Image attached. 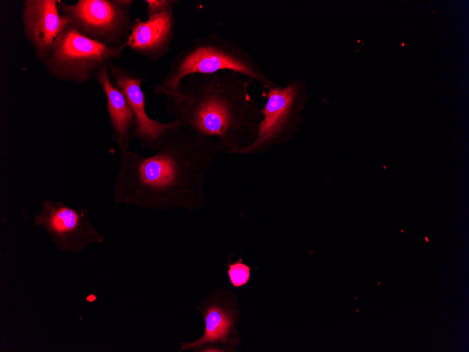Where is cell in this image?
<instances>
[{"label":"cell","instance_id":"cell-1","mask_svg":"<svg viewBox=\"0 0 469 352\" xmlns=\"http://www.w3.org/2000/svg\"><path fill=\"white\" fill-rule=\"evenodd\" d=\"M218 151L214 140L184 128L166 136L150 156L120 151L114 202L156 211L180 207L194 211L206 204V174Z\"/></svg>","mask_w":469,"mask_h":352},{"label":"cell","instance_id":"cell-2","mask_svg":"<svg viewBox=\"0 0 469 352\" xmlns=\"http://www.w3.org/2000/svg\"><path fill=\"white\" fill-rule=\"evenodd\" d=\"M251 82L225 70L190 75L174 90L154 84V91L165 98L167 115L183 128L214 140L220 151L237 155L256 139L263 117L249 91Z\"/></svg>","mask_w":469,"mask_h":352},{"label":"cell","instance_id":"cell-3","mask_svg":"<svg viewBox=\"0 0 469 352\" xmlns=\"http://www.w3.org/2000/svg\"><path fill=\"white\" fill-rule=\"evenodd\" d=\"M239 73L267 89L275 84L253 57L236 42L216 32L197 37L171 60L157 85L174 90L187 77L219 71Z\"/></svg>","mask_w":469,"mask_h":352},{"label":"cell","instance_id":"cell-4","mask_svg":"<svg viewBox=\"0 0 469 352\" xmlns=\"http://www.w3.org/2000/svg\"><path fill=\"white\" fill-rule=\"evenodd\" d=\"M125 48H112L89 39L68 24L41 63L56 80L83 84L95 79V71L103 65L120 58Z\"/></svg>","mask_w":469,"mask_h":352},{"label":"cell","instance_id":"cell-5","mask_svg":"<svg viewBox=\"0 0 469 352\" xmlns=\"http://www.w3.org/2000/svg\"><path fill=\"white\" fill-rule=\"evenodd\" d=\"M266 89L256 138L237 155H258L285 144L294 138L303 122L306 93L302 81L293 80L283 87L273 84Z\"/></svg>","mask_w":469,"mask_h":352},{"label":"cell","instance_id":"cell-6","mask_svg":"<svg viewBox=\"0 0 469 352\" xmlns=\"http://www.w3.org/2000/svg\"><path fill=\"white\" fill-rule=\"evenodd\" d=\"M133 0H77L70 4L58 0L62 16L82 35L110 47L125 46L133 20Z\"/></svg>","mask_w":469,"mask_h":352},{"label":"cell","instance_id":"cell-7","mask_svg":"<svg viewBox=\"0 0 469 352\" xmlns=\"http://www.w3.org/2000/svg\"><path fill=\"white\" fill-rule=\"evenodd\" d=\"M196 310L204 319V334L194 341H180L179 351H237L236 348L241 344L237 331L241 311L236 294L232 291L217 288L202 299Z\"/></svg>","mask_w":469,"mask_h":352},{"label":"cell","instance_id":"cell-8","mask_svg":"<svg viewBox=\"0 0 469 352\" xmlns=\"http://www.w3.org/2000/svg\"><path fill=\"white\" fill-rule=\"evenodd\" d=\"M33 226L43 228L62 252L77 253L105 240L92 225L86 209H74L62 202L44 200Z\"/></svg>","mask_w":469,"mask_h":352},{"label":"cell","instance_id":"cell-9","mask_svg":"<svg viewBox=\"0 0 469 352\" xmlns=\"http://www.w3.org/2000/svg\"><path fill=\"white\" fill-rule=\"evenodd\" d=\"M108 71L114 85L125 96L136 118V127L131 138L137 140L141 149L157 150L163 140L172 131L183 128L177 119L162 122L151 118L147 113L145 93L142 84L146 79L133 69L107 63Z\"/></svg>","mask_w":469,"mask_h":352},{"label":"cell","instance_id":"cell-10","mask_svg":"<svg viewBox=\"0 0 469 352\" xmlns=\"http://www.w3.org/2000/svg\"><path fill=\"white\" fill-rule=\"evenodd\" d=\"M21 21L25 39L41 63L47 58L55 39L70 23L61 15L58 0H25Z\"/></svg>","mask_w":469,"mask_h":352},{"label":"cell","instance_id":"cell-11","mask_svg":"<svg viewBox=\"0 0 469 352\" xmlns=\"http://www.w3.org/2000/svg\"><path fill=\"white\" fill-rule=\"evenodd\" d=\"M173 7L143 21L136 18L125 46L135 53L157 61L170 51L175 37Z\"/></svg>","mask_w":469,"mask_h":352},{"label":"cell","instance_id":"cell-12","mask_svg":"<svg viewBox=\"0 0 469 352\" xmlns=\"http://www.w3.org/2000/svg\"><path fill=\"white\" fill-rule=\"evenodd\" d=\"M94 78L100 84L106 98V110L112 140L117 145L119 152L128 150L132 133L136 127L134 114L124 93L114 85L107 63L95 71Z\"/></svg>","mask_w":469,"mask_h":352},{"label":"cell","instance_id":"cell-13","mask_svg":"<svg viewBox=\"0 0 469 352\" xmlns=\"http://www.w3.org/2000/svg\"><path fill=\"white\" fill-rule=\"evenodd\" d=\"M227 275L233 287H241L250 280L251 268L239 258L235 262L228 264Z\"/></svg>","mask_w":469,"mask_h":352},{"label":"cell","instance_id":"cell-14","mask_svg":"<svg viewBox=\"0 0 469 352\" xmlns=\"http://www.w3.org/2000/svg\"><path fill=\"white\" fill-rule=\"evenodd\" d=\"M145 12L147 18L158 15L164 12L170 8L173 7L179 1L178 0H145Z\"/></svg>","mask_w":469,"mask_h":352}]
</instances>
